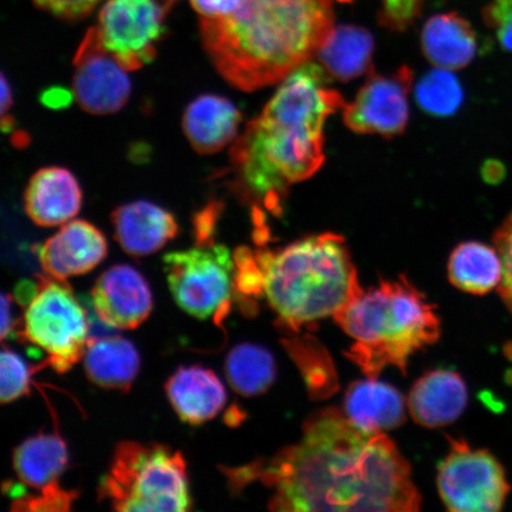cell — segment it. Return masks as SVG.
<instances>
[{
  "mask_svg": "<svg viewBox=\"0 0 512 512\" xmlns=\"http://www.w3.org/2000/svg\"><path fill=\"white\" fill-rule=\"evenodd\" d=\"M241 0H191L194 8L201 18H220L227 16Z\"/></svg>",
  "mask_w": 512,
  "mask_h": 512,
  "instance_id": "cell-34",
  "label": "cell"
},
{
  "mask_svg": "<svg viewBox=\"0 0 512 512\" xmlns=\"http://www.w3.org/2000/svg\"><path fill=\"white\" fill-rule=\"evenodd\" d=\"M68 463L67 445L56 432L40 433L24 440L12 456L16 480L3 486L11 510L64 512L72 508L78 492L62 486Z\"/></svg>",
  "mask_w": 512,
  "mask_h": 512,
  "instance_id": "cell-9",
  "label": "cell"
},
{
  "mask_svg": "<svg viewBox=\"0 0 512 512\" xmlns=\"http://www.w3.org/2000/svg\"><path fill=\"white\" fill-rule=\"evenodd\" d=\"M111 222L114 239L133 258L157 253L179 233L171 211L144 200L121 204L113 211Z\"/></svg>",
  "mask_w": 512,
  "mask_h": 512,
  "instance_id": "cell-16",
  "label": "cell"
},
{
  "mask_svg": "<svg viewBox=\"0 0 512 512\" xmlns=\"http://www.w3.org/2000/svg\"><path fill=\"white\" fill-rule=\"evenodd\" d=\"M242 114L232 101L216 94H203L185 108V137L200 155H214L238 137Z\"/></svg>",
  "mask_w": 512,
  "mask_h": 512,
  "instance_id": "cell-18",
  "label": "cell"
},
{
  "mask_svg": "<svg viewBox=\"0 0 512 512\" xmlns=\"http://www.w3.org/2000/svg\"><path fill=\"white\" fill-rule=\"evenodd\" d=\"M373 53L374 38L367 29L341 25L332 30L317 56L326 74L348 82L373 72Z\"/></svg>",
  "mask_w": 512,
  "mask_h": 512,
  "instance_id": "cell-24",
  "label": "cell"
},
{
  "mask_svg": "<svg viewBox=\"0 0 512 512\" xmlns=\"http://www.w3.org/2000/svg\"><path fill=\"white\" fill-rule=\"evenodd\" d=\"M165 392L179 419L194 426L216 418L227 402L219 377L201 366L179 368L166 382Z\"/></svg>",
  "mask_w": 512,
  "mask_h": 512,
  "instance_id": "cell-20",
  "label": "cell"
},
{
  "mask_svg": "<svg viewBox=\"0 0 512 512\" xmlns=\"http://www.w3.org/2000/svg\"><path fill=\"white\" fill-rule=\"evenodd\" d=\"M483 18L502 48L512 51V0H494L483 10Z\"/></svg>",
  "mask_w": 512,
  "mask_h": 512,
  "instance_id": "cell-31",
  "label": "cell"
},
{
  "mask_svg": "<svg viewBox=\"0 0 512 512\" xmlns=\"http://www.w3.org/2000/svg\"><path fill=\"white\" fill-rule=\"evenodd\" d=\"M421 47L433 66L458 70L475 59L478 44L476 32L457 12L435 15L421 32Z\"/></svg>",
  "mask_w": 512,
  "mask_h": 512,
  "instance_id": "cell-22",
  "label": "cell"
},
{
  "mask_svg": "<svg viewBox=\"0 0 512 512\" xmlns=\"http://www.w3.org/2000/svg\"><path fill=\"white\" fill-rule=\"evenodd\" d=\"M70 100H72V95L68 93L67 89L59 87L47 89L41 96L43 104L51 108L66 107Z\"/></svg>",
  "mask_w": 512,
  "mask_h": 512,
  "instance_id": "cell-36",
  "label": "cell"
},
{
  "mask_svg": "<svg viewBox=\"0 0 512 512\" xmlns=\"http://www.w3.org/2000/svg\"><path fill=\"white\" fill-rule=\"evenodd\" d=\"M14 107V92L6 75L2 74V131L3 133H11L15 128V118L12 117L11 111Z\"/></svg>",
  "mask_w": 512,
  "mask_h": 512,
  "instance_id": "cell-35",
  "label": "cell"
},
{
  "mask_svg": "<svg viewBox=\"0 0 512 512\" xmlns=\"http://www.w3.org/2000/svg\"><path fill=\"white\" fill-rule=\"evenodd\" d=\"M453 70L437 68L426 74L416 88V100L427 114L448 117L459 110L464 91Z\"/></svg>",
  "mask_w": 512,
  "mask_h": 512,
  "instance_id": "cell-27",
  "label": "cell"
},
{
  "mask_svg": "<svg viewBox=\"0 0 512 512\" xmlns=\"http://www.w3.org/2000/svg\"><path fill=\"white\" fill-rule=\"evenodd\" d=\"M334 3L241 0L227 16L201 18L202 44L229 85L258 91L284 81L317 55L335 29Z\"/></svg>",
  "mask_w": 512,
  "mask_h": 512,
  "instance_id": "cell-3",
  "label": "cell"
},
{
  "mask_svg": "<svg viewBox=\"0 0 512 512\" xmlns=\"http://www.w3.org/2000/svg\"><path fill=\"white\" fill-rule=\"evenodd\" d=\"M168 11L160 0H107L99 15L101 41L127 72L155 60Z\"/></svg>",
  "mask_w": 512,
  "mask_h": 512,
  "instance_id": "cell-11",
  "label": "cell"
},
{
  "mask_svg": "<svg viewBox=\"0 0 512 512\" xmlns=\"http://www.w3.org/2000/svg\"><path fill=\"white\" fill-rule=\"evenodd\" d=\"M334 318L355 341L345 356L370 379L386 367L406 374L415 352L437 342L441 332L434 306L405 275L396 280L381 279Z\"/></svg>",
  "mask_w": 512,
  "mask_h": 512,
  "instance_id": "cell-5",
  "label": "cell"
},
{
  "mask_svg": "<svg viewBox=\"0 0 512 512\" xmlns=\"http://www.w3.org/2000/svg\"><path fill=\"white\" fill-rule=\"evenodd\" d=\"M413 70L403 66L394 73L368 74L354 101L343 107V121L350 131L394 138L405 132L409 120L408 96Z\"/></svg>",
  "mask_w": 512,
  "mask_h": 512,
  "instance_id": "cell-12",
  "label": "cell"
},
{
  "mask_svg": "<svg viewBox=\"0 0 512 512\" xmlns=\"http://www.w3.org/2000/svg\"><path fill=\"white\" fill-rule=\"evenodd\" d=\"M224 373L236 393L252 398L272 387L277 367L270 351L261 345L242 343L230 350Z\"/></svg>",
  "mask_w": 512,
  "mask_h": 512,
  "instance_id": "cell-26",
  "label": "cell"
},
{
  "mask_svg": "<svg viewBox=\"0 0 512 512\" xmlns=\"http://www.w3.org/2000/svg\"><path fill=\"white\" fill-rule=\"evenodd\" d=\"M38 8L67 21L85 18L99 4L100 0H31Z\"/></svg>",
  "mask_w": 512,
  "mask_h": 512,
  "instance_id": "cell-32",
  "label": "cell"
},
{
  "mask_svg": "<svg viewBox=\"0 0 512 512\" xmlns=\"http://www.w3.org/2000/svg\"><path fill=\"white\" fill-rule=\"evenodd\" d=\"M344 413L361 430L383 433L406 420L405 400L394 387L375 381H357L345 393Z\"/></svg>",
  "mask_w": 512,
  "mask_h": 512,
  "instance_id": "cell-21",
  "label": "cell"
},
{
  "mask_svg": "<svg viewBox=\"0 0 512 512\" xmlns=\"http://www.w3.org/2000/svg\"><path fill=\"white\" fill-rule=\"evenodd\" d=\"M222 211L219 202H210L194 217L195 241L198 245L215 241L217 224Z\"/></svg>",
  "mask_w": 512,
  "mask_h": 512,
  "instance_id": "cell-33",
  "label": "cell"
},
{
  "mask_svg": "<svg viewBox=\"0 0 512 512\" xmlns=\"http://www.w3.org/2000/svg\"><path fill=\"white\" fill-rule=\"evenodd\" d=\"M160 2H162L166 8H168L169 10L172 8V5H174L177 0H160Z\"/></svg>",
  "mask_w": 512,
  "mask_h": 512,
  "instance_id": "cell-39",
  "label": "cell"
},
{
  "mask_svg": "<svg viewBox=\"0 0 512 512\" xmlns=\"http://www.w3.org/2000/svg\"><path fill=\"white\" fill-rule=\"evenodd\" d=\"M451 448L438 467V490L454 512H497L504 507L510 485L504 467L486 450H472L464 440Z\"/></svg>",
  "mask_w": 512,
  "mask_h": 512,
  "instance_id": "cell-10",
  "label": "cell"
},
{
  "mask_svg": "<svg viewBox=\"0 0 512 512\" xmlns=\"http://www.w3.org/2000/svg\"><path fill=\"white\" fill-rule=\"evenodd\" d=\"M448 279L466 293H489L501 284L503 266L496 247L478 241L460 243L447 264Z\"/></svg>",
  "mask_w": 512,
  "mask_h": 512,
  "instance_id": "cell-25",
  "label": "cell"
},
{
  "mask_svg": "<svg viewBox=\"0 0 512 512\" xmlns=\"http://www.w3.org/2000/svg\"><path fill=\"white\" fill-rule=\"evenodd\" d=\"M81 207L78 178L61 166H48L35 172L24 192L25 213L40 227L68 223L80 213Z\"/></svg>",
  "mask_w": 512,
  "mask_h": 512,
  "instance_id": "cell-17",
  "label": "cell"
},
{
  "mask_svg": "<svg viewBox=\"0 0 512 512\" xmlns=\"http://www.w3.org/2000/svg\"><path fill=\"white\" fill-rule=\"evenodd\" d=\"M469 394L462 376L447 369L432 370L414 384L408 407L416 424L438 428L456 421L465 411Z\"/></svg>",
  "mask_w": 512,
  "mask_h": 512,
  "instance_id": "cell-19",
  "label": "cell"
},
{
  "mask_svg": "<svg viewBox=\"0 0 512 512\" xmlns=\"http://www.w3.org/2000/svg\"><path fill=\"white\" fill-rule=\"evenodd\" d=\"M92 304L100 322L117 330L137 329L152 311V292L144 275L128 265H115L95 281Z\"/></svg>",
  "mask_w": 512,
  "mask_h": 512,
  "instance_id": "cell-14",
  "label": "cell"
},
{
  "mask_svg": "<svg viewBox=\"0 0 512 512\" xmlns=\"http://www.w3.org/2000/svg\"><path fill=\"white\" fill-rule=\"evenodd\" d=\"M73 93L82 110L93 115L117 113L130 100L127 70L104 46L98 27L89 28L76 50Z\"/></svg>",
  "mask_w": 512,
  "mask_h": 512,
  "instance_id": "cell-13",
  "label": "cell"
},
{
  "mask_svg": "<svg viewBox=\"0 0 512 512\" xmlns=\"http://www.w3.org/2000/svg\"><path fill=\"white\" fill-rule=\"evenodd\" d=\"M227 476L236 490L259 480L273 491L274 511L413 512L422 503L393 441L361 430L336 407L311 415L298 443Z\"/></svg>",
  "mask_w": 512,
  "mask_h": 512,
  "instance_id": "cell-1",
  "label": "cell"
},
{
  "mask_svg": "<svg viewBox=\"0 0 512 512\" xmlns=\"http://www.w3.org/2000/svg\"><path fill=\"white\" fill-rule=\"evenodd\" d=\"M11 296L9 294L3 293L2 296V339L5 341V338L12 334V331L16 328L17 323H15L14 318H12V310H11Z\"/></svg>",
  "mask_w": 512,
  "mask_h": 512,
  "instance_id": "cell-37",
  "label": "cell"
},
{
  "mask_svg": "<svg viewBox=\"0 0 512 512\" xmlns=\"http://www.w3.org/2000/svg\"><path fill=\"white\" fill-rule=\"evenodd\" d=\"M494 242L503 266L501 284L497 287L498 293L512 312V213L497 229Z\"/></svg>",
  "mask_w": 512,
  "mask_h": 512,
  "instance_id": "cell-29",
  "label": "cell"
},
{
  "mask_svg": "<svg viewBox=\"0 0 512 512\" xmlns=\"http://www.w3.org/2000/svg\"><path fill=\"white\" fill-rule=\"evenodd\" d=\"M503 165L497 162H488L484 165L483 177L486 182L496 183L503 178Z\"/></svg>",
  "mask_w": 512,
  "mask_h": 512,
  "instance_id": "cell-38",
  "label": "cell"
},
{
  "mask_svg": "<svg viewBox=\"0 0 512 512\" xmlns=\"http://www.w3.org/2000/svg\"><path fill=\"white\" fill-rule=\"evenodd\" d=\"M82 361L89 381L120 393L131 389L140 369L138 350L120 336L89 339Z\"/></svg>",
  "mask_w": 512,
  "mask_h": 512,
  "instance_id": "cell-23",
  "label": "cell"
},
{
  "mask_svg": "<svg viewBox=\"0 0 512 512\" xmlns=\"http://www.w3.org/2000/svg\"><path fill=\"white\" fill-rule=\"evenodd\" d=\"M32 370L23 358L8 348H3L0 358V400L3 405L29 393Z\"/></svg>",
  "mask_w": 512,
  "mask_h": 512,
  "instance_id": "cell-28",
  "label": "cell"
},
{
  "mask_svg": "<svg viewBox=\"0 0 512 512\" xmlns=\"http://www.w3.org/2000/svg\"><path fill=\"white\" fill-rule=\"evenodd\" d=\"M424 0H382L380 23L390 30H406L421 15Z\"/></svg>",
  "mask_w": 512,
  "mask_h": 512,
  "instance_id": "cell-30",
  "label": "cell"
},
{
  "mask_svg": "<svg viewBox=\"0 0 512 512\" xmlns=\"http://www.w3.org/2000/svg\"><path fill=\"white\" fill-rule=\"evenodd\" d=\"M98 492L117 511L185 512L192 505L183 454L162 444L121 441Z\"/></svg>",
  "mask_w": 512,
  "mask_h": 512,
  "instance_id": "cell-6",
  "label": "cell"
},
{
  "mask_svg": "<svg viewBox=\"0 0 512 512\" xmlns=\"http://www.w3.org/2000/svg\"><path fill=\"white\" fill-rule=\"evenodd\" d=\"M240 264L252 296L264 294L279 322L291 330L335 317L363 291L347 242L335 233L277 249L242 247Z\"/></svg>",
  "mask_w": 512,
  "mask_h": 512,
  "instance_id": "cell-4",
  "label": "cell"
},
{
  "mask_svg": "<svg viewBox=\"0 0 512 512\" xmlns=\"http://www.w3.org/2000/svg\"><path fill=\"white\" fill-rule=\"evenodd\" d=\"M164 271L172 297L181 309L200 319L227 315L235 293V261L216 241L188 251L166 254Z\"/></svg>",
  "mask_w": 512,
  "mask_h": 512,
  "instance_id": "cell-8",
  "label": "cell"
},
{
  "mask_svg": "<svg viewBox=\"0 0 512 512\" xmlns=\"http://www.w3.org/2000/svg\"><path fill=\"white\" fill-rule=\"evenodd\" d=\"M15 297L24 310L18 336L43 351L48 366L66 373L82 360L89 323L67 281L38 274L35 281H22Z\"/></svg>",
  "mask_w": 512,
  "mask_h": 512,
  "instance_id": "cell-7",
  "label": "cell"
},
{
  "mask_svg": "<svg viewBox=\"0 0 512 512\" xmlns=\"http://www.w3.org/2000/svg\"><path fill=\"white\" fill-rule=\"evenodd\" d=\"M326 76L312 62L294 70L230 150L234 187L253 204L255 221L283 213L292 185L325 162L326 120L345 105Z\"/></svg>",
  "mask_w": 512,
  "mask_h": 512,
  "instance_id": "cell-2",
  "label": "cell"
},
{
  "mask_svg": "<svg viewBox=\"0 0 512 512\" xmlns=\"http://www.w3.org/2000/svg\"><path fill=\"white\" fill-rule=\"evenodd\" d=\"M44 273L67 281L94 270L106 258L108 243L98 227L85 220L64 226L36 248Z\"/></svg>",
  "mask_w": 512,
  "mask_h": 512,
  "instance_id": "cell-15",
  "label": "cell"
}]
</instances>
